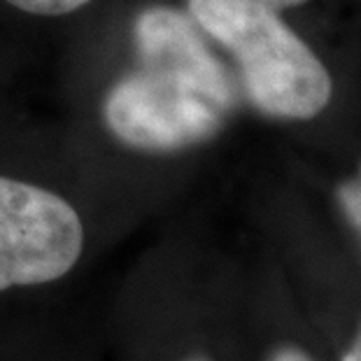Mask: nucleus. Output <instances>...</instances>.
I'll use <instances>...</instances> for the list:
<instances>
[{"mask_svg": "<svg viewBox=\"0 0 361 361\" xmlns=\"http://www.w3.org/2000/svg\"><path fill=\"white\" fill-rule=\"evenodd\" d=\"M235 75L189 12L147 5L133 19V66L103 96V124L142 154L210 142L238 110Z\"/></svg>", "mask_w": 361, "mask_h": 361, "instance_id": "1", "label": "nucleus"}, {"mask_svg": "<svg viewBox=\"0 0 361 361\" xmlns=\"http://www.w3.org/2000/svg\"><path fill=\"white\" fill-rule=\"evenodd\" d=\"M338 205L345 214V219L350 221V226L355 228V233L361 238V166L355 178L345 180L336 191Z\"/></svg>", "mask_w": 361, "mask_h": 361, "instance_id": "4", "label": "nucleus"}, {"mask_svg": "<svg viewBox=\"0 0 361 361\" xmlns=\"http://www.w3.org/2000/svg\"><path fill=\"white\" fill-rule=\"evenodd\" d=\"M187 361H207V359H201V357H194V359H187Z\"/></svg>", "mask_w": 361, "mask_h": 361, "instance_id": "8", "label": "nucleus"}, {"mask_svg": "<svg viewBox=\"0 0 361 361\" xmlns=\"http://www.w3.org/2000/svg\"><path fill=\"white\" fill-rule=\"evenodd\" d=\"M343 361H361V329L357 334V341L352 343V348L348 350V355L343 357Z\"/></svg>", "mask_w": 361, "mask_h": 361, "instance_id": "7", "label": "nucleus"}, {"mask_svg": "<svg viewBox=\"0 0 361 361\" xmlns=\"http://www.w3.org/2000/svg\"><path fill=\"white\" fill-rule=\"evenodd\" d=\"M5 3L26 14H35V17H63V14L82 10L91 0H5Z\"/></svg>", "mask_w": 361, "mask_h": 361, "instance_id": "5", "label": "nucleus"}, {"mask_svg": "<svg viewBox=\"0 0 361 361\" xmlns=\"http://www.w3.org/2000/svg\"><path fill=\"white\" fill-rule=\"evenodd\" d=\"M268 361H314L308 352L296 348V345H280L271 352Z\"/></svg>", "mask_w": 361, "mask_h": 361, "instance_id": "6", "label": "nucleus"}, {"mask_svg": "<svg viewBox=\"0 0 361 361\" xmlns=\"http://www.w3.org/2000/svg\"><path fill=\"white\" fill-rule=\"evenodd\" d=\"M308 0H187L198 28L235 63L240 94L259 114L314 119L331 101L334 82L282 12Z\"/></svg>", "mask_w": 361, "mask_h": 361, "instance_id": "2", "label": "nucleus"}, {"mask_svg": "<svg viewBox=\"0 0 361 361\" xmlns=\"http://www.w3.org/2000/svg\"><path fill=\"white\" fill-rule=\"evenodd\" d=\"M82 252L84 224L66 198L0 175V291L56 282Z\"/></svg>", "mask_w": 361, "mask_h": 361, "instance_id": "3", "label": "nucleus"}]
</instances>
